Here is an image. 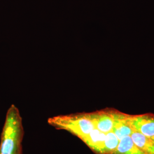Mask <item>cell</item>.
Here are the masks:
<instances>
[{"mask_svg": "<svg viewBox=\"0 0 154 154\" xmlns=\"http://www.w3.org/2000/svg\"><path fill=\"white\" fill-rule=\"evenodd\" d=\"M23 128L19 110L11 105L7 112L0 143V154H21Z\"/></svg>", "mask_w": 154, "mask_h": 154, "instance_id": "cell-1", "label": "cell"}, {"mask_svg": "<svg viewBox=\"0 0 154 154\" xmlns=\"http://www.w3.org/2000/svg\"><path fill=\"white\" fill-rule=\"evenodd\" d=\"M48 123L56 128L71 132L81 139L95 128L89 113L57 116L49 118Z\"/></svg>", "mask_w": 154, "mask_h": 154, "instance_id": "cell-2", "label": "cell"}, {"mask_svg": "<svg viewBox=\"0 0 154 154\" xmlns=\"http://www.w3.org/2000/svg\"><path fill=\"white\" fill-rule=\"evenodd\" d=\"M127 121L135 131L153 139L154 138V116L150 115L127 116Z\"/></svg>", "mask_w": 154, "mask_h": 154, "instance_id": "cell-3", "label": "cell"}, {"mask_svg": "<svg viewBox=\"0 0 154 154\" xmlns=\"http://www.w3.org/2000/svg\"><path fill=\"white\" fill-rule=\"evenodd\" d=\"M95 128L101 132L107 133L112 130L114 123V112L109 111H100L89 113Z\"/></svg>", "mask_w": 154, "mask_h": 154, "instance_id": "cell-4", "label": "cell"}, {"mask_svg": "<svg viewBox=\"0 0 154 154\" xmlns=\"http://www.w3.org/2000/svg\"><path fill=\"white\" fill-rule=\"evenodd\" d=\"M106 133L94 128L87 135L81 139L84 143L97 154H103Z\"/></svg>", "mask_w": 154, "mask_h": 154, "instance_id": "cell-5", "label": "cell"}, {"mask_svg": "<svg viewBox=\"0 0 154 154\" xmlns=\"http://www.w3.org/2000/svg\"><path fill=\"white\" fill-rule=\"evenodd\" d=\"M114 123L112 131L121 140L127 136H130L134 130L127 121V116L121 113L114 112Z\"/></svg>", "mask_w": 154, "mask_h": 154, "instance_id": "cell-6", "label": "cell"}, {"mask_svg": "<svg viewBox=\"0 0 154 154\" xmlns=\"http://www.w3.org/2000/svg\"><path fill=\"white\" fill-rule=\"evenodd\" d=\"M112 154H146L132 140L130 136H127L119 140L115 151Z\"/></svg>", "mask_w": 154, "mask_h": 154, "instance_id": "cell-7", "label": "cell"}, {"mask_svg": "<svg viewBox=\"0 0 154 154\" xmlns=\"http://www.w3.org/2000/svg\"><path fill=\"white\" fill-rule=\"evenodd\" d=\"M133 142L146 154H154V140L134 131L130 135Z\"/></svg>", "mask_w": 154, "mask_h": 154, "instance_id": "cell-8", "label": "cell"}, {"mask_svg": "<svg viewBox=\"0 0 154 154\" xmlns=\"http://www.w3.org/2000/svg\"><path fill=\"white\" fill-rule=\"evenodd\" d=\"M119 140L116 134L112 131L106 134L105 142V148L103 154H112L116 150Z\"/></svg>", "mask_w": 154, "mask_h": 154, "instance_id": "cell-9", "label": "cell"}, {"mask_svg": "<svg viewBox=\"0 0 154 154\" xmlns=\"http://www.w3.org/2000/svg\"><path fill=\"white\" fill-rule=\"evenodd\" d=\"M153 140H154V139H153Z\"/></svg>", "mask_w": 154, "mask_h": 154, "instance_id": "cell-10", "label": "cell"}]
</instances>
